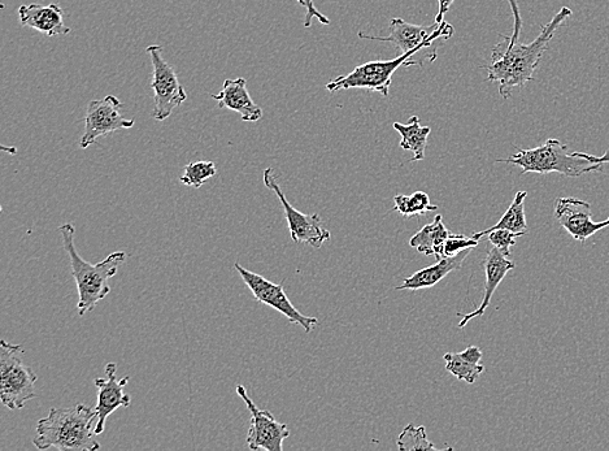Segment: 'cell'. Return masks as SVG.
I'll list each match as a JSON object with an SVG mask.
<instances>
[{
    "label": "cell",
    "mask_w": 609,
    "mask_h": 451,
    "mask_svg": "<svg viewBox=\"0 0 609 451\" xmlns=\"http://www.w3.org/2000/svg\"><path fill=\"white\" fill-rule=\"evenodd\" d=\"M555 218L561 227L581 244H585L595 233L609 227V218L595 223L591 219L590 203L577 198L556 199Z\"/></svg>",
    "instance_id": "obj_13"
},
{
    "label": "cell",
    "mask_w": 609,
    "mask_h": 451,
    "mask_svg": "<svg viewBox=\"0 0 609 451\" xmlns=\"http://www.w3.org/2000/svg\"><path fill=\"white\" fill-rule=\"evenodd\" d=\"M472 249L461 251L455 257H445L439 259L433 266L424 268V270L413 273L412 276L403 281L402 285L397 286V290H423L433 288V286L441 283L445 277L451 272L460 270L463 267L464 260L471 254Z\"/></svg>",
    "instance_id": "obj_18"
},
{
    "label": "cell",
    "mask_w": 609,
    "mask_h": 451,
    "mask_svg": "<svg viewBox=\"0 0 609 451\" xmlns=\"http://www.w3.org/2000/svg\"><path fill=\"white\" fill-rule=\"evenodd\" d=\"M264 185L280 199L282 207H284L285 218L291 240L297 244H306L315 249H320L321 246L330 240L332 233L324 227V221L317 214H303L291 206L287 201L286 195L282 192L281 186L278 185L277 177L274 175L272 168H267L264 171Z\"/></svg>",
    "instance_id": "obj_8"
},
{
    "label": "cell",
    "mask_w": 609,
    "mask_h": 451,
    "mask_svg": "<svg viewBox=\"0 0 609 451\" xmlns=\"http://www.w3.org/2000/svg\"><path fill=\"white\" fill-rule=\"evenodd\" d=\"M117 364L108 363L106 366V379L98 377L94 380V385L98 389V403L94 407L95 413L98 415L97 427H95V435H102L106 431V422L108 416L115 413L120 407H129L132 398L124 392V388L128 385L130 377L117 380Z\"/></svg>",
    "instance_id": "obj_14"
},
{
    "label": "cell",
    "mask_w": 609,
    "mask_h": 451,
    "mask_svg": "<svg viewBox=\"0 0 609 451\" xmlns=\"http://www.w3.org/2000/svg\"><path fill=\"white\" fill-rule=\"evenodd\" d=\"M452 3H454V0H438L439 11L437 13V16H435V25H441L442 23H445L446 13L448 12V10H450Z\"/></svg>",
    "instance_id": "obj_30"
},
{
    "label": "cell",
    "mask_w": 609,
    "mask_h": 451,
    "mask_svg": "<svg viewBox=\"0 0 609 451\" xmlns=\"http://www.w3.org/2000/svg\"><path fill=\"white\" fill-rule=\"evenodd\" d=\"M59 232L62 234L64 249L71 260L72 275L77 284L78 298H80L77 305L78 315L84 316L111 293L108 281L116 276L119 268L125 263L126 254L124 251H116L102 262L89 263L77 253L75 225L71 223L60 225Z\"/></svg>",
    "instance_id": "obj_3"
},
{
    "label": "cell",
    "mask_w": 609,
    "mask_h": 451,
    "mask_svg": "<svg viewBox=\"0 0 609 451\" xmlns=\"http://www.w3.org/2000/svg\"><path fill=\"white\" fill-rule=\"evenodd\" d=\"M121 108L123 102L115 95H107L106 98L95 99L89 103L85 116V132L80 141L82 150L93 145L100 137L134 127L136 121L121 115Z\"/></svg>",
    "instance_id": "obj_10"
},
{
    "label": "cell",
    "mask_w": 609,
    "mask_h": 451,
    "mask_svg": "<svg viewBox=\"0 0 609 451\" xmlns=\"http://www.w3.org/2000/svg\"><path fill=\"white\" fill-rule=\"evenodd\" d=\"M20 24L49 37L67 36L71 29L64 24V11L59 4L49 6L32 3L19 8Z\"/></svg>",
    "instance_id": "obj_16"
},
{
    "label": "cell",
    "mask_w": 609,
    "mask_h": 451,
    "mask_svg": "<svg viewBox=\"0 0 609 451\" xmlns=\"http://www.w3.org/2000/svg\"><path fill=\"white\" fill-rule=\"evenodd\" d=\"M571 16V8H561L550 23L542 26L539 36L529 45L519 42L511 45L508 37L502 36V42L497 43L491 52L493 63L484 67L487 71V81L498 82L500 97L510 98L513 89L524 88L533 80L535 69L541 63L552 38Z\"/></svg>",
    "instance_id": "obj_1"
},
{
    "label": "cell",
    "mask_w": 609,
    "mask_h": 451,
    "mask_svg": "<svg viewBox=\"0 0 609 451\" xmlns=\"http://www.w3.org/2000/svg\"><path fill=\"white\" fill-rule=\"evenodd\" d=\"M212 98L219 103L220 108L237 112L243 121L256 123L263 117V110L252 101L245 78H228L224 82L223 90L219 94H212Z\"/></svg>",
    "instance_id": "obj_17"
},
{
    "label": "cell",
    "mask_w": 609,
    "mask_h": 451,
    "mask_svg": "<svg viewBox=\"0 0 609 451\" xmlns=\"http://www.w3.org/2000/svg\"><path fill=\"white\" fill-rule=\"evenodd\" d=\"M526 197H528V193L517 192L511 206L504 212L502 219L494 227L486 229L484 232L474 233L472 237L481 240V237L487 236V234L497 231V229H507V231L522 234L528 233V223H526L525 216Z\"/></svg>",
    "instance_id": "obj_22"
},
{
    "label": "cell",
    "mask_w": 609,
    "mask_h": 451,
    "mask_svg": "<svg viewBox=\"0 0 609 451\" xmlns=\"http://www.w3.org/2000/svg\"><path fill=\"white\" fill-rule=\"evenodd\" d=\"M237 394L246 403L247 409L251 413V426L246 437L247 446L251 450H284V441L290 437L289 427L284 423L277 422L269 411L260 410L252 402L243 385H238Z\"/></svg>",
    "instance_id": "obj_12"
},
{
    "label": "cell",
    "mask_w": 609,
    "mask_h": 451,
    "mask_svg": "<svg viewBox=\"0 0 609 451\" xmlns=\"http://www.w3.org/2000/svg\"><path fill=\"white\" fill-rule=\"evenodd\" d=\"M98 415L85 405L68 409H51L50 414L39 420L34 446L38 450L55 448L59 451H97L95 440Z\"/></svg>",
    "instance_id": "obj_2"
},
{
    "label": "cell",
    "mask_w": 609,
    "mask_h": 451,
    "mask_svg": "<svg viewBox=\"0 0 609 451\" xmlns=\"http://www.w3.org/2000/svg\"><path fill=\"white\" fill-rule=\"evenodd\" d=\"M521 236L524 234L507 231V229H497V231L487 234V240L493 247H497L500 253L510 258L511 249L516 245V238Z\"/></svg>",
    "instance_id": "obj_26"
},
{
    "label": "cell",
    "mask_w": 609,
    "mask_h": 451,
    "mask_svg": "<svg viewBox=\"0 0 609 451\" xmlns=\"http://www.w3.org/2000/svg\"><path fill=\"white\" fill-rule=\"evenodd\" d=\"M484 268L486 281L481 306L476 311L469 312V314H460L459 312L458 316L461 318L459 323L460 329H463L465 325L471 322V320L478 318V316H484L495 290L502 284L507 273L515 270L516 264L510 258H507L506 255L500 253L497 247H493V249L487 251Z\"/></svg>",
    "instance_id": "obj_15"
},
{
    "label": "cell",
    "mask_w": 609,
    "mask_h": 451,
    "mask_svg": "<svg viewBox=\"0 0 609 451\" xmlns=\"http://www.w3.org/2000/svg\"><path fill=\"white\" fill-rule=\"evenodd\" d=\"M397 444L400 451L438 450L428 440L425 427H416L413 424H408L403 429L398 437Z\"/></svg>",
    "instance_id": "obj_25"
},
{
    "label": "cell",
    "mask_w": 609,
    "mask_h": 451,
    "mask_svg": "<svg viewBox=\"0 0 609 451\" xmlns=\"http://www.w3.org/2000/svg\"><path fill=\"white\" fill-rule=\"evenodd\" d=\"M234 267H236L239 276L242 277L243 283L254 294L256 301L281 312L291 324L299 325L307 333H311L315 325L319 324V320L313 318V316L303 315L302 312L295 309L293 303L286 296L284 285L273 284L258 273L246 270L239 263L234 264Z\"/></svg>",
    "instance_id": "obj_9"
},
{
    "label": "cell",
    "mask_w": 609,
    "mask_h": 451,
    "mask_svg": "<svg viewBox=\"0 0 609 451\" xmlns=\"http://www.w3.org/2000/svg\"><path fill=\"white\" fill-rule=\"evenodd\" d=\"M508 4H510L512 15H513V33L511 37H508V41H510L511 45H515V43L519 42L521 29H522V17L519 7V2L517 0H507Z\"/></svg>",
    "instance_id": "obj_29"
},
{
    "label": "cell",
    "mask_w": 609,
    "mask_h": 451,
    "mask_svg": "<svg viewBox=\"0 0 609 451\" xmlns=\"http://www.w3.org/2000/svg\"><path fill=\"white\" fill-rule=\"evenodd\" d=\"M451 232L443 224L442 216H435L433 223L425 225L410 240V246L421 254L445 258V245Z\"/></svg>",
    "instance_id": "obj_20"
},
{
    "label": "cell",
    "mask_w": 609,
    "mask_h": 451,
    "mask_svg": "<svg viewBox=\"0 0 609 451\" xmlns=\"http://www.w3.org/2000/svg\"><path fill=\"white\" fill-rule=\"evenodd\" d=\"M21 345L0 342V400L10 410L24 409L36 398L38 377L25 363Z\"/></svg>",
    "instance_id": "obj_5"
},
{
    "label": "cell",
    "mask_w": 609,
    "mask_h": 451,
    "mask_svg": "<svg viewBox=\"0 0 609 451\" xmlns=\"http://www.w3.org/2000/svg\"><path fill=\"white\" fill-rule=\"evenodd\" d=\"M393 212L411 218V216L426 215L429 211H437L438 207L430 203L429 195L425 192H415L412 195H397L394 197Z\"/></svg>",
    "instance_id": "obj_23"
},
{
    "label": "cell",
    "mask_w": 609,
    "mask_h": 451,
    "mask_svg": "<svg viewBox=\"0 0 609 451\" xmlns=\"http://www.w3.org/2000/svg\"><path fill=\"white\" fill-rule=\"evenodd\" d=\"M300 6L306 8V20H304V26L306 28H310L313 19H317L323 25H329L330 20L328 17L323 15L317 8L315 7V3L313 0H298Z\"/></svg>",
    "instance_id": "obj_28"
},
{
    "label": "cell",
    "mask_w": 609,
    "mask_h": 451,
    "mask_svg": "<svg viewBox=\"0 0 609 451\" xmlns=\"http://www.w3.org/2000/svg\"><path fill=\"white\" fill-rule=\"evenodd\" d=\"M443 359L447 372L468 384L476 383L485 371V366L481 363L482 351L477 346H469L461 353H447Z\"/></svg>",
    "instance_id": "obj_19"
},
{
    "label": "cell",
    "mask_w": 609,
    "mask_h": 451,
    "mask_svg": "<svg viewBox=\"0 0 609 451\" xmlns=\"http://www.w3.org/2000/svg\"><path fill=\"white\" fill-rule=\"evenodd\" d=\"M216 173L217 168L215 163L208 162V160H199V162L187 164L184 175L180 177V181L182 184L190 186V188L199 189L200 186L206 184L207 180L216 176Z\"/></svg>",
    "instance_id": "obj_24"
},
{
    "label": "cell",
    "mask_w": 609,
    "mask_h": 451,
    "mask_svg": "<svg viewBox=\"0 0 609 451\" xmlns=\"http://www.w3.org/2000/svg\"><path fill=\"white\" fill-rule=\"evenodd\" d=\"M480 244V240L473 237L464 236V234H450L445 245V257H455L461 251L474 249Z\"/></svg>",
    "instance_id": "obj_27"
},
{
    "label": "cell",
    "mask_w": 609,
    "mask_h": 451,
    "mask_svg": "<svg viewBox=\"0 0 609 451\" xmlns=\"http://www.w3.org/2000/svg\"><path fill=\"white\" fill-rule=\"evenodd\" d=\"M454 26L442 23L441 25L428 26L408 24L407 21L395 17L391 20L390 36L377 37L369 36L363 32L359 33L361 39H371V41L391 42L397 49L406 54L413 50H424L432 46L434 41L439 38H451L454 34Z\"/></svg>",
    "instance_id": "obj_11"
},
{
    "label": "cell",
    "mask_w": 609,
    "mask_h": 451,
    "mask_svg": "<svg viewBox=\"0 0 609 451\" xmlns=\"http://www.w3.org/2000/svg\"><path fill=\"white\" fill-rule=\"evenodd\" d=\"M393 128L402 136L399 145L403 150L412 151L411 162H419L425 159V150L428 146V137L432 129L423 127L421 120L417 116H412L410 123L404 125L394 123Z\"/></svg>",
    "instance_id": "obj_21"
},
{
    "label": "cell",
    "mask_w": 609,
    "mask_h": 451,
    "mask_svg": "<svg viewBox=\"0 0 609 451\" xmlns=\"http://www.w3.org/2000/svg\"><path fill=\"white\" fill-rule=\"evenodd\" d=\"M419 50H413L402 54L393 60H377L356 67L354 71L346 76H339L330 81L325 86L326 90L339 91L350 89H363L376 91L382 97H389L391 81L394 73L398 71L400 65L420 64L417 60H411Z\"/></svg>",
    "instance_id": "obj_6"
},
{
    "label": "cell",
    "mask_w": 609,
    "mask_h": 451,
    "mask_svg": "<svg viewBox=\"0 0 609 451\" xmlns=\"http://www.w3.org/2000/svg\"><path fill=\"white\" fill-rule=\"evenodd\" d=\"M568 146L556 138H548L543 145L529 150H519L510 158L498 162L513 164L525 173H560L567 177H581L585 173L602 172L609 164V149L602 156L585 153H569Z\"/></svg>",
    "instance_id": "obj_4"
},
{
    "label": "cell",
    "mask_w": 609,
    "mask_h": 451,
    "mask_svg": "<svg viewBox=\"0 0 609 451\" xmlns=\"http://www.w3.org/2000/svg\"><path fill=\"white\" fill-rule=\"evenodd\" d=\"M146 51L150 55L152 64L151 89L154 91L152 116L156 121H164L186 101L187 93L172 65L163 58V47L150 45Z\"/></svg>",
    "instance_id": "obj_7"
}]
</instances>
